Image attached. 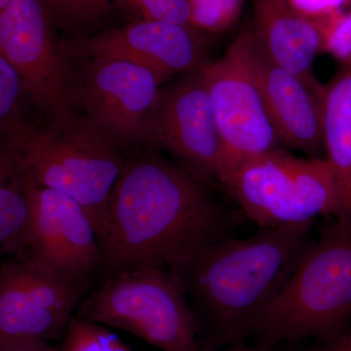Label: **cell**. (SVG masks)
<instances>
[{"mask_svg": "<svg viewBox=\"0 0 351 351\" xmlns=\"http://www.w3.org/2000/svg\"><path fill=\"white\" fill-rule=\"evenodd\" d=\"M237 217L205 182L156 152L125 161L101 240L107 277L138 265L178 271L205 247L232 237Z\"/></svg>", "mask_w": 351, "mask_h": 351, "instance_id": "6da1fadb", "label": "cell"}, {"mask_svg": "<svg viewBox=\"0 0 351 351\" xmlns=\"http://www.w3.org/2000/svg\"><path fill=\"white\" fill-rule=\"evenodd\" d=\"M313 223L258 228L205 247L176 272L198 326V351L253 339L263 313L315 239Z\"/></svg>", "mask_w": 351, "mask_h": 351, "instance_id": "7a4b0ae2", "label": "cell"}, {"mask_svg": "<svg viewBox=\"0 0 351 351\" xmlns=\"http://www.w3.org/2000/svg\"><path fill=\"white\" fill-rule=\"evenodd\" d=\"M2 130L25 179L77 201L101 242L113 189L125 165L119 147L87 117L51 122L43 128L14 119Z\"/></svg>", "mask_w": 351, "mask_h": 351, "instance_id": "3957f363", "label": "cell"}, {"mask_svg": "<svg viewBox=\"0 0 351 351\" xmlns=\"http://www.w3.org/2000/svg\"><path fill=\"white\" fill-rule=\"evenodd\" d=\"M263 313L256 346L336 339L351 324V219L334 217Z\"/></svg>", "mask_w": 351, "mask_h": 351, "instance_id": "277c9868", "label": "cell"}, {"mask_svg": "<svg viewBox=\"0 0 351 351\" xmlns=\"http://www.w3.org/2000/svg\"><path fill=\"white\" fill-rule=\"evenodd\" d=\"M75 316L135 335L161 351H198V326L184 285L156 265L119 270L85 295Z\"/></svg>", "mask_w": 351, "mask_h": 351, "instance_id": "5b68a950", "label": "cell"}, {"mask_svg": "<svg viewBox=\"0 0 351 351\" xmlns=\"http://www.w3.org/2000/svg\"><path fill=\"white\" fill-rule=\"evenodd\" d=\"M219 182L242 213L261 228L313 223L336 217L338 188L322 157H297L276 149L235 164Z\"/></svg>", "mask_w": 351, "mask_h": 351, "instance_id": "8992f818", "label": "cell"}, {"mask_svg": "<svg viewBox=\"0 0 351 351\" xmlns=\"http://www.w3.org/2000/svg\"><path fill=\"white\" fill-rule=\"evenodd\" d=\"M253 44L252 29L241 32L223 56L202 69L225 152L221 176L245 159L276 149L280 142L254 73Z\"/></svg>", "mask_w": 351, "mask_h": 351, "instance_id": "52a82bcc", "label": "cell"}, {"mask_svg": "<svg viewBox=\"0 0 351 351\" xmlns=\"http://www.w3.org/2000/svg\"><path fill=\"white\" fill-rule=\"evenodd\" d=\"M92 276L58 274L22 258L0 269V346L63 338Z\"/></svg>", "mask_w": 351, "mask_h": 351, "instance_id": "ba28073f", "label": "cell"}, {"mask_svg": "<svg viewBox=\"0 0 351 351\" xmlns=\"http://www.w3.org/2000/svg\"><path fill=\"white\" fill-rule=\"evenodd\" d=\"M41 0H13L0 13V54L19 75L25 91L51 122L75 119L66 64Z\"/></svg>", "mask_w": 351, "mask_h": 351, "instance_id": "9c48e42d", "label": "cell"}, {"mask_svg": "<svg viewBox=\"0 0 351 351\" xmlns=\"http://www.w3.org/2000/svg\"><path fill=\"white\" fill-rule=\"evenodd\" d=\"M145 144L177 157L203 182L219 180L226 157L202 69L159 91L144 129Z\"/></svg>", "mask_w": 351, "mask_h": 351, "instance_id": "30bf717a", "label": "cell"}, {"mask_svg": "<svg viewBox=\"0 0 351 351\" xmlns=\"http://www.w3.org/2000/svg\"><path fill=\"white\" fill-rule=\"evenodd\" d=\"M27 196L23 258L69 276H92L101 269L103 252L98 234L77 201L27 180Z\"/></svg>", "mask_w": 351, "mask_h": 351, "instance_id": "8fae6325", "label": "cell"}, {"mask_svg": "<svg viewBox=\"0 0 351 351\" xmlns=\"http://www.w3.org/2000/svg\"><path fill=\"white\" fill-rule=\"evenodd\" d=\"M160 84L152 71L133 62L92 58L78 99L90 122L119 149H124L144 140L145 122Z\"/></svg>", "mask_w": 351, "mask_h": 351, "instance_id": "7c38bea8", "label": "cell"}, {"mask_svg": "<svg viewBox=\"0 0 351 351\" xmlns=\"http://www.w3.org/2000/svg\"><path fill=\"white\" fill-rule=\"evenodd\" d=\"M80 47L91 58H115L145 66L161 83L178 73L199 71L209 63L199 32L163 21L130 22L84 39Z\"/></svg>", "mask_w": 351, "mask_h": 351, "instance_id": "4fadbf2b", "label": "cell"}, {"mask_svg": "<svg viewBox=\"0 0 351 351\" xmlns=\"http://www.w3.org/2000/svg\"><path fill=\"white\" fill-rule=\"evenodd\" d=\"M254 73L279 141L311 157H320L323 144L324 86L277 66L254 39Z\"/></svg>", "mask_w": 351, "mask_h": 351, "instance_id": "5bb4252c", "label": "cell"}, {"mask_svg": "<svg viewBox=\"0 0 351 351\" xmlns=\"http://www.w3.org/2000/svg\"><path fill=\"white\" fill-rule=\"evenodd\" d=\"M255 12L252 32L270 61L309 82H315L313 64L323 52L320 20L309 19L288 0H252Z\"/></svg>", "mask_w": 351, "mask_h": 351, "instance_id": "9a60e30c", "label": "cell"}, {"mask_svg": "<svg viewBox=\"0 0 351 351\" xmlns=\"http://www.w3.org/2000/svg\"><path fill=\"white\" fill-rule=\"evenodd\" d=\"M323 144L338 188L336 217L351 219V63L324 86Z\"/></svg>", "mask_w": 351, "mask_h": 351, "instance_id": "2e32d148", "label": "cell"}, {"mask_svg": "<svg viewBox=\"0 0 351 351\" xmlns=\"http://www.w3.org/2000/svg\"><path fill=\"white\" fill-rule=\"evenodd\" d=\"M27 216V179L6 145H0V254L21 252Z\"/></svg>", "mask_w": 351, "mask_h": 351, "instance_id": "e0dca14e", "label": "cell"}, {"mask_svg": "<svg viewBox=\"0 0 351 351\" xmlns=\"http://www.w3.org/2000/svg\"><path fill=\"white\" fill-rule=\"evenodd\" d=\"M53 24L63 31L85 32L112 16V0H41Z\"/></svg>", "mask_w": 351, "mask_h": 351, "instance_id": "ac0fdd59", "label": "cell"}, {"mask_svg": "<svg viewBox=\"0 0 351 351\" xmlns=\"http://www.w3.org/2000/svg\"><path fill=\"white\" fill-rule=\"evenodd\" d=\"M245 0H188L189 24L198 32L221 34L239 22Z\"/></svg>", "mask_w": 351, "mask_h": 351, "instance_id": "d6986e66", "label": "cell"}, {"mask_svg": "<svg viewBox=\"0 0 351 351\" xmlns=\"http://www.w3.org/2000/svg\"><path fill=\"white\" fill-rule=\"evenodd\" d=\"M60 351H130L117 335L103 325L73 316Z\"/></svg>", "mask_w": 351, "mask_h": 351, "instance_id": "ffe728a7", "label": "cell"}, {"mask_svg": "<svg viewBox=\"0 0 351 351\" xmlns=\"http://www.w3.org/2000/svg\"><path fill=\"white\" fill-rule=\"evenodd\" d=\"M131 22L163 21L189 25L188 0H112Z\"/></svg>", "mask_w": 351, "mask_h": 351, "instance_id": "44dd1931", "label": "cell"}, {"mask_svg": "<svg viewBox=\"0 0 351 351\" xmlns=\"http://www.w3.org/2000/svg\"><path fill=\"white\" fill-rule=\"evenodd\" d=\"M323 31V52L329 53L343 64L351 63V9L321 19Z\"/></svg>", "mask_w": 351, "mask_h": 351, "instance_id": "7402d4cb", "label": "cell"}, {"mask_svg": "<svg viewBox=\"0 0 351 351\" xmlns=\"http://www.w3.org/2000/svg\"><path fill=\"white\" fill-rule=\"evenodd\" d=\"M24 85L11 64L0 54V128L8 125L19 106Z\"/></svg>", "mask_w": 351, "mask_h": 351, "instance_id": "603a6c76", "label": "cell"}, {"mask_svg": "<svg viewBox=\"0 0 351 351\" xmlns=\"http://www.w3.org/2000/svg\"><path fill=\"white\" fill-rule=\"evenodd\" d=\"M298 13L309 19L321 20L338 12L346 0H288Z\"/></svg>", "mask_w": 351, "mask_h": 351, "instance_id": "cb8c5ba5", "label": "cell"}, {"mask_svg": "<svg viewBox=\"0 0 351 351\" xmlns=\"http://www.w3.org/2000/svg\"><path fill=\"white\" fill-rule=\"evenodd\" d=\"M0 351H60L58 346L45 341H24L0 346Z\"/></svg>", "mask_w": 351, "mask_h": 351, "instance_id": "d4e9b609", "label": "cell"}, {"mask_svg": "<svg viewBox=\"0 0 351 351\" xmlns=\"http://www.w3.org/2000/svg\"><path fill=\"white\" fill-rule=\"evenodd\" d=\"M311 351H351V324L336 339L327 341Z\"/></svg>", "mask_w": 351, "mask_h": 351, "instance_id": "484cf974", "label": "cell"}, {"mask_svg": "<svg viewBox=\"0 0 351 351\" xmlns=\"http://www.w3.org/2000/svg\"><path fill=\"white\" fill-rule=\"evenodd\" d=\"M215 351H276L274 348H262L258 346H248L246 343H234Z\"/></svg>", "mask_w": 351, "mask_h": 351, "instance_id": "4316f807", "label": "cell"}, {"mask_svg": "<svg viewBox=\"0 0 351 351\" xmlns=\"http://www.w3.org/2000/svg\"><path fill=\"white\" fill-rule=\"evenodd\" d=\"M13 0H0V13H1L2 11H3L4 9H5L6 7Z\"/></svg>", "mask_w": 351, "mask_h": 351, "instance_id": "83f0119b", "label": "cell"}]
</instances>
